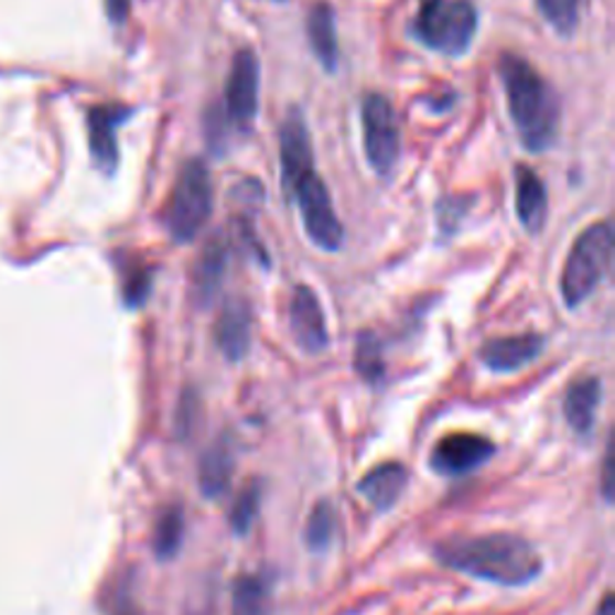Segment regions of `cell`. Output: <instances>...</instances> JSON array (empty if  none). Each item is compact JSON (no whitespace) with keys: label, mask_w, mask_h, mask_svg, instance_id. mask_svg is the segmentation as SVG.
I'll return each instance as SVG.
<instances>
[{"label":"cell","mask_w":615,"mask_h":615,"mask_svg":"<svg viewBox=\"0 0 615 615\" xmlns=\"http://www.w3.org/2000/svg\"><path fill=\"white\" fill-rule=\"evenodd\" d=\"M515 199L517 217L529 234H539L546 224L548 195L543 181L529 166L515 169Z\"/></svg>","instance_id":"cell-15"},{"label":"cell","mask_w":615,"mask_h":615,"mask_svg":"<svg viewBox=\"0 0 615 615\" xmlns=\"http://www.w3.org/2000/svg\"><path fill=\"white\" fill-rule=\"evenodd\" d=\"M601 404V380L598 378H580L570 385L565 395V419L572 431L586 435L592 431L596 411Z\"/></svg>","instance_id":"cell-19"},{"label":"cell","mask_w":615,"mask_h":615,"mask_svg":"<svg viewBox=\"0 0 615 615\" xmlns=\"http://www.w3.org/2000/svg\"><path fill=\"white\" fill-rule=\"evenodd\" d=\"M498 71L517 136L531 152L548 150L558 138L560 123L555 91L548 87L546 79L525 58L512 56V53H505Z\"/></svg>","instance_id":"cell-2"},{"label":"cell","mask_w":615,"mask_h":615,"mask_svg":"<svg viewBox=\"0 0 615 615\" xmlns=\"http://www.w3.org/2000/svg\"><path fill=\"white\" fill-rule=\"evenodd\" d=\"M407 488V470L397 462H385L358 481V490L376 510L385 512L399 500Z\"/></svg>","instance_id":"cell-16"},{"label":"cell","mask_w":615,"mask_h":615,"mask_svg":"<svg viewBox=\"0 0 615 615\" xmlns=\"http://www.w3.org/2000/svg\"><path fill=\"white\" fill-rule=\"evenodd\" d=\"M260 97V61L256 51L240 48L226 83V120L236 128H248L258 114Z\"/></svg>","instance_id":"cell-8"},{"label":"cell","mask_w":615,"mask_h":615,"mask_svg":"<svg viewBox=\"0 0 615 615\" xmlns=\"http://www.w3.org/2000/svg\"><path fill=\"white\" fill-rule=\"evenodd\" d=\"M250 308L246 301L234 299L224 305V311L214 325V342L229 360H240L250 352Z\"/></svg>","instance_id":"cell-13"},{"label":"cell","mask_w":615,"mask_h":615,"mask_svg":"<svg viewBox=\"0 0 615 615\" xmlns=\"http://www.w3.org/2000/svg\"><path fill=\"white\" fill-rule=\"evenodd\" d=\"M543 352V337L539 334H512V337H496L481 346V360L496 373H515L529 366Z\"/></svg>","instance_id":"cell-12"},{"label":"cell","mask_w":615,"mask_h":615,"mask_svg":"<svg viewBox=\"0 0 615 615\" xmlns=\"http://www.w3.org/2000/svg\"><path fill=\"white\" fill-rule=\"evenodd\" d=\"M130 116L123 106H97L89 111V144L97 164L104 171H114L118 164V144L116 130Z\"/></svg>","instance_id":"cell-14"},{"label":"cell","mask_w":615,"mask_h":615,"mask_svg":"<svg viewBox=\"0 0 615 615\" xmlns=\"http://www.w3.org/2000/svg\"><path fill=\"white\" fill-rule=\"evenodd\" d=\"M476 26L472 0H421L411 30L423 46L445 56H462L474 42Z\"/></svg>","instance_id":"cell-3"},{"label":"cell","mask_w":615,"mask_h":615,"mask_svg":"<svg viewBox=\"0 0 615 615\" xmlns=\"http://www.w3.org/2000/svg\"><path fill=\"white\" fill-rule=\"evenodd\" d=\"M493 454H496V445L488 438L476 433H452L438 440L431 452V466L440 476H464L486 464Z\"/></svg>","instance_id":"cell-9"},{"label":"cell","mask_w":615,"mask_h":615,"mask_svg":"<svg viewBox=\"0 0 615 615\" xmlns=\"http://www.w3.org/2000/svg\"><path fill=\"white\" fill-rule=\"evenodd\" d=\"M596 615H615V598H613V594L604 596V601H601V606L596 608Z\"/></svg>","instance_id":"cell-30"},{"label":"cell","mask_w":615,"mask_h":615,"mask_svg":"<svg viewBox=\"0 0 615 615\" xmlns=\"http://www.w3.org/2000/svg\"><path fill=\"white\" fill-rule=\"evenodd\" d=\"M226 258H229V250H226V244L222 238H212L205 246V250L199 252L195 272H193L195 299L199 303H207L214 293L219 291L224 272H226Z\"/></svg>","instance_id":"cell-20"},{"label":"cell","mask_w":615,"mask_h":615,"mask_svg":"<svg viewBox=\"0 0 615 615\" xmlns=\"http://www.w3.org/2000/svg\"><path fill=\"white\" fill-rule=\"evenodd\" d=\"M279 159H282V185L287 195L296 188L308 173L315 171L311 136H308L305 120L296 109L284 118L282 136H279Z\"/></svg>","instance_id":"cell-10"},{"label":"cell","mask_w":615,"mask_h":615,"mask_svg":"<svg viewBox=\"0 0 615 615\" xmlns=\"http://www.w3.org/2000/svg\"><path fill=\"white\" fill-rule=\"evenodd\" d=\"M435 558L450 570L503 586H521L537 580L543 560L537 548L515 533L452 539L435 548Z\"/></svg>","instance_id":"cell-1"},{"label":"cell","mask_w":615,"mask_h":615,"mask_svg":"<svg viewBox=\"0 0 615 615\" xmlns=\"http://www.w3.org/2000/svg\"><path fill=\"white\" fill-rule=\"evenodd\" d=\"M106 10L114 22H123L130 12V0H106Z\"/></svg>","instance_id":"cell-29"},{"label":"cell","mask_w":615,"mask_h":615,"mask_svg":"<svg viewBox=\"0 0 615 615\" xmlns=\"http://www.w3.org/2000/svg\"><path fill=\"white\" fill-rule=\"evenodd\" d=\"M234 476V452L226 440L214 443L199 460L197 481L203 496L209 500H217L229 488V481Z\"/></svg>","instance_id":"cell-17"},{"label":"cell","mask_w":615,"mask_h":615,"mask_svg":"<svg viewBox=\"0 0 615 615\" xmlns=\"http://www.w3.org/2000/svg\"><path fill=\"white\" fill-rule=\"evenodd\" d=\"M360 120H364V150L373 171L387 176L397 164L402 140H399V126L392 104L382 95L364 97L360 104Z\"/></svg>","instance_id":"cell-6"},{"label":"cell","mask_w":615,"mask_h":615,"mask_svg":"<svg viewBox=\"0 0 615 615\" xmlns=\"http://www.w3.org/2000/svg\"><path fill=\"white\" fill-rule=\"evenodd\" d=\"M537 6L558 34H572L580 22V0H537Z\"/></svg>","instance_id":"cell-26"},{"label":"cell","mask_w":615,"mask_h":615,"mask_svg":"<svg viewBox=\"0 0 615 615\" xmlns=\"http://www.w3.org/2000/svg\"><path fill=\"white\" fill-rule=\"evenodd\" d=\"M150 289H152V279H150V270H136L128 274V282H126V303L128 305H140L144 303V299L150 296Z\"/></svg>","instance_id":"cell-27"},{"label":"cell","mask_w":615,"mask_h":615,"mask_svg":"<svg viewBox=\"0 0 615 615\" xmlns=\"http://www.w3.org/2000/svg\"><path fill=\"white\" fill-rule=\"evenodd\" d=\"M356 370L366 382H378L385 376L382 346L373 332H364L356 346Z\"/></svg>","instance_id":"cell-25"},{"label":"cell","mask_w":615,"mask_h":615,"mask_svg":"<svg viewBox=\"0 0 615 615\" xmlns=\"http://www.w3.org/2000/svg\"><path fill=\"white\" fill-rule=\"evenodd\" d=\"M308 39H311L313 53L323 63L325 71H337L339 63V44H337V24L334 12L327 3H315L308 12Z\"/></svg>","instance_id":"cell-18"},{"label":"cell","mask_w":615,"mask_h":615,"mask_svg":"<svg viewBox=\"0 0 615 615\" xmlns=\"http://www.w3.org/2000/svg\"><path fill=\"white\" fill-rule=\"evenodd\" d=\"M197 399L195 397H185L181 407H179V417H176V431L181 438L191 435L195 421H197Z\"/></svg>","instance_id":"cell-28"},{"label":"cell","mask_w":615,"mask_h":615,"mask_svg":"<svg viewBox=\"0 0 615 615\" xmlns=\"http://www.w3.org/2000/svg\"><path fill=\"white\" fill-rule=\"evenodd\" d=\"M212 214V179L203 162H188L173 185L164 224L176 244H191Z\"/></svg>","instance_id":"cell-5"},{"label":"cell","mask_w":615,"mask_h":615,"mask_svg":"<svg viewBox=\"0 0 615 615\" xmlns=\"http://www.w3.org/2000/svg\"><path fill=\"white\" fill-rule=\"evenodd\" d=\"M289 325L296 344L305 354H320L327 349L330 334L325 313L320 308V301L308 287H296L289 303Z\"/></svg>","instance_id":"cell-11"},{"label":"cell","mask_w":615,"mask_h":615,"mask_svg":"<svg viewBox=\"0 0 615 615\" xmlns=\"http://www.w3.org/2000/svg\"><path fill=\"white\" fill-rule=\"evenodd\" d=\"M260 503H262V484L260 481H250V484L236 496L229 512V525L238 537H246V533L252 529V525H256Z\"/></svg>","instance_id":"cell-24"},{"label":"cell","mask_w":615,"mask_h":615,"mask_svg":"<svg viewBox=\"0 0 615 615\" xmlns=\"http://www.w3.org/2000/svg\"><path fill=\"white\" fill-rule=\"evenodd\" d=\"M334 531H337V512H334L332 503L320 500L305 521V531H303L305 546L315 553H323L332 546Z\"/></svg>","instance_id":"cell-23"},{"label":"cell","mask_w":615,"mask_h":615,"mask_svg":"<svg viewBox=\"0 0 615 615\" xmlns=\"http://www.w3.org/2000/svg\"><path fill=\"white\" fill-rule=\"evenodd\" d=\"M613 229L608 222L592 224L574 240L563 267L560 291L570 308L584 303L611 270Z\"/></svg>","instance_id":"cell-4"},{"label":"cell","mask_w":615,"mask_h":615,"mask_svg":"<svg viewBox=\"0 0 615 615\" xmlns=\"http://www.w3.org/2000/svg\"><path fill=\"white\" fill-rule=\"evenodd\" d=\"M299 203L305 234L311 236L313 244L323 250H339L344 240V229L339 224L337 212H334L332 197L327 185L317 173H308V176L289 193Z\"/></svg>","instance_id":"cell-7"},{"label":"cell","mask_w":615,"mask_h":615,"mask_svg":"<svg viewBox=\"0 0 615 615\" xmlns=\"http://www.w3.org/2000/svg\"><path fill=\"white\" fill-rule=\"evenodd\" d=\"M231 615H270V592L256 574H244L236 580Z\"/></svg>","instance_id":"cell-22"},{"label":"cell","mask_w":615,"mask_h":615,"mask_svg":"<svg viewBox=\"0 0 615 615\" xmlns=\"http://www.w3.org/2000/svg\"><path fill=\"white\" fill-rule=\"evenodd\" d=\"M185 533V515L181 505H169L154 525V553L159 560H171L181 551Z\"/></svg>","instance_id":"cell-21"}]
</instances>
